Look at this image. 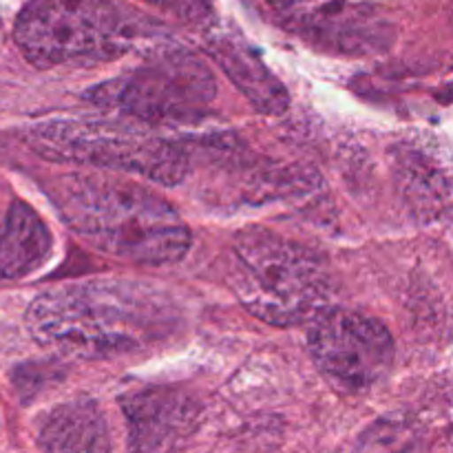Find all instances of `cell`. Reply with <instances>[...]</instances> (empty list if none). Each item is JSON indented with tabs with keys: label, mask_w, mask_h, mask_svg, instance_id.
Segmentation results:
<instances>
[{
	"label": "cell",
	"mask_w": 453,
	"mask_h": 453,
	"mask_svg": "<svg viewBox=\"0 0 453 453\" xmlns=\"http://www.w3.org/2000/svg\"><path fill=\"white\" fill-rule=\"evenodd\" d=\"M137 35V18L113 0H29L13 27L18 49L38 69L115 60Z\"/></svg>",
	"instance_id": "277c9868"
},
{
	"label": "cell",
	"mask_w": 453,
	"mask_h": 453,
	"mask_svg": "<svg viewBox=\"0 0 453 453\" xmlns=\"http://www.w3.org/2000/svg\"><path fill=\"white\" fill-rule=\"evenodd\" d=\"M53 239L27 203L13 202L0 217V281H16L44 264Z\"/></svg>",
	"instance_id": "8fae6325"
},
{
	"label": "cell",
	"mask_w": 453,
	"mask_h": 453,
	"mask_svg": "<svg viewBox=\"0 0 453 453\" xmlns=\"http://www.w3.org/2000/svg\"><path fill=\"white\" fill-rule=\"evenodd\" d=\"M217 96L212 71L190 53L164 51L122 78L97 84L88 97L140 122H193Z\"/></svg>",
	"instance_id": "8992f818"
},
{
	"label": "cell",
	"mask_w": 453,
	"mask_h": 453,
	"mask_svg": "<svg viewBox=\"0 0 453 453\" xmlns=\"http://www.w3.org/2000/svg\"><path fill=\"white\" fill-rule=\"evenodd\" d=\"M270 7L279 13V18L288 16V13H295L299 9L312 7V4L321 3V0H268Z\"/></svg>",
	"instance_id": "5bb4252c"
},
{
	"label": "cell",
	"mask_w": 453,
	"mask_h": 453,
	"mask_svg": "<svg viewBox=\"0 0 453 453\" xmlns=\"http://www.w3.org/2000/svg\"><path fill=\"white\" fill-rule=\"evenodd\" d=\"M44 453H111V429L96 403L75 401L60 405L40 427Z\"/></svg>",
	"instance_id": "7c38bea8"
},
{
	"label": "cell",
	"mask_w": 453,
	"mask_h": 453,
	"mask_svg": "<svg viewBox=\"0 0 453 453\" xmlns=\"http://www.w3.org/2000/svg\"><path fill=\"white\" fill-rule=\"evenodd\" d=\"M144 3H150V4H159V7H171V4H175L177 0H144Z\"/></svg>",
	"instance_id": "9a60e30c"
},
{
	"label": "cell",
	"mask_w": 453,
	"mask_h": 453,
	"mask_svg": "<svg viewBox=\"0 0 453 453\" xmlns=\"http://www.w3.org/2000/svg\"><path fill=\"white\" fill-rule=\"evenodd\" d=\"M31 149L53 162L128 173L162 186L184 181L188 157L175 142L140 124L113 119H51L27 133Z\"/></svg>",
	"instance_id": "5b68a950"
},
{
	"label": "cell",
	"mask_w": 453,
	"mask_h": 453,
	"mask_svg": "<svg viewBox=\"0 0 453 453\" xmlns=\"http://www.w3.org/2000/svg\"><path fill=\"white\" fill-rule=\"evenodd\" d=\"M208 51L257 111L265 115L286 113L290 104L286 87L248 44L219 34L208 40Z\"/></svg>",
	"instance_id": "30bf717a"
},
{
	"label": "cell",
	"mask_w": 453,
	"mask_h": 453,
	"mask_svg": "<svg viewBox=\"0 0 453 453\" xmlns=\"http://www.w3.org/2000/svg\"><path fill=\"white\" fill-rule=\"evenodd\" d=\"M308 349L319 370L348 392H365L388 376L394 341L374 317L343 308H327L308 330Z\"/></svg>",
	"instance_id": "52a82bcc"
},
{
	"label": "cell",
	"mask_w": 453,
	"mask_h": 453,
	"mask_svg": "<svg viewBox=\"0 0 453 453\" xmlns=\"http://www.w3.org/2000/svg\"><path fill=\"white\" fill-rule=\"evenodd\" d=\"M230 286L243 308L270 326L314 321L330 308L332 274L326 261L270 230L234 237Z\"/></svg>",
	"instance_id": "3957f363"
},
{
	"label": "cell",
	"mask_w": 453,
	"mask_h": 453,
	"mask_svg": "<svg viewBox=\"0 0 453 453\" xmlns=\"http://www.w3.org/2000/svg\"><path fill=\"white\" fill-rule=\"evenodd\" d=\"M128 420V453H175L199 420V403L177 388H149L122 398Z\"/></svg>",
	"instance_id": "9c48e42d"
},
{
	"label": "cell",
	"mask_w": 453,
	"mask_h": 453,
	"mask_svg": "<svg viewBox=\"0 0 453 453\" xmlns=\"http://www.w3.org/2000/svg\"><path fill=\"white\" fill-rule=\"evenodd\" d=\"M416 445H418V436L411 423L389 416V418H380L363 434L354 453H414Z\"/></svg>",
	"instance_id": "4fadbf2b"
},
{
	"label": "cell",
	"mask_w": 453,
	"mask_h": 453,
	"mask_svg": "<svg viewBox=\"0 0 453 453\" xmlns=\"http://www.w3.org/2000/svg\"><path fill=\"white\" fill-rule=\"evenodd\" d=\"M62 219L96 250L133 264L184 259L190 230L173 203L122 177L71 173L51 186Z\"/></svg>",
	"instance_id": "7a4b0ae2"
},
{
	"label": "cell",
	"mask_w": 453,
	"mask_h": 453,
	"mask_svg": "<svg viewBox=\"0 0 453 453\" xmlns=\"http://www.w3.org/2000/svg\"><path fill=\"white\" fill-rule=\"evenodd\" d=\"M175 305L155 288L124 279H93L51 288L25 314L42 348L75 358L140 352L175 334Z\"/></svg>",
	"instance_id": "6da1fadb"
},
{
	"label": "cell",
	"mask_w": 453,
	"mask_h": 453,
	"mask_svg": "<svg viewBox=\"0 0 453 453\" xmlns=\"http://www.w3.org/2000/svg\"><path fill=\"white\" fill-rule=\"evenodd\" d=\"M286 29L321 51L336 56H379L396 40V27L376 4L358 0H321L281 16Z\"/></svg>",
	"instance_id": "ba28073f"
}]
</instances>
